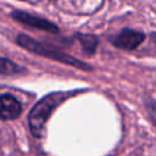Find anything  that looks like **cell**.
I'll return each mask as SVG.
<instances>
[{
  "mask_svg": "<svg viewBox=\"0 0 156 156\" xmlns=\"http://www.w3.org/2000/svg\"><path fill=\"white\" fill-rule=\"evenodd\" d=\"M69 94L62 93V91H56L51 93L44 98H41L30 110L28 115V122H29V128L30 132L34 136L41 138L44 134L45 124L51 115V112L61 105Z\"/></svg>",
  "mask_w": 156,
  "mask_h": 156,
  "instance_id": "obj_1",
  "label": "cell"
},
{
  "mask_svg": "<svg viewBox=\"0 0 156 156\" xmlns=\"http://www.w3.org/2000/svg\"><path fill=\"white\" fill-rule=\"evenodd\" d=\"M17 44H18L20 46L24 48L26 50L33 52V54L49 57V58H51V60L62 62V63H65V65L73 66V67H77V68H79V69H85V71L91 69V67H90L88 63L77 60L76 57H72L71 55H68V54H66V52H62V51H60L58 49L49 48V46L44 45L43 43L32 39L30 37H28V35H26V34H20V35L17 37Z\"/></svg>",
  "mask_w": 156,
  "mask_h": 156,
  "instance_id": "obj_2",
  "label": "cell"
},
{
  "mask_svg": "<svg viewBox=\"0 0 156 156\" xmlns=\"http://www.w3.org/2000/svg\"><path fill=\"white\" fill-rule=\"evenodd\" d=\"M11 17L15 21H17L22 24H26L28 27H34V28H38L40 30H45V32H50V33H57L58 32V27L56 24H54L52 22H50L45 18H40L38 16L30 15V13L24 12V11L15 10L11 12Z\"/></svg>",
  "mask_w": 156,
  "mask_h": 156,
  "instance_id": "obj_3",
  "label": "cell"
},
{
  "mask_svg": "<svg viewBox=\"0 0 156 156\" xmlns=\"http://www.w3.org/2000/svg\"><path fill=\"white\" fill-rule=\"evenodd\" d=\"M144 38H145L144 33L139 30L130 29V28H123L117 35L111 38V43L118 49L134 50L144 41Z\"/></svg>",
  "mask_w": 156,
  "mask_h": 156,
  "instance_id": "obj_4",
  "label": "cell"
},
{
  "mask_svg": "<svg viewBox=\"0 0 156 156\" xmlns=\"http://www.w3.org/2000/svg\"><path fill=\"white\" fill-rule=\"evenodd\" d=\"M22 113L21 102L11 94L0 95V119H15Z\"/></svg>",
  "mask_w": 156,
  "mask_h": 156,
  "instance_id": "obj_5",
  "label": "cell"
},
{
  "mask_svg": "<svg viewBox=\"0 0 156 156\" xmlns=\"http://www.w3.org/2000/svg\"><path fill=\"white\" fill-rule=\"evenodd\" d=\"M23 71H24V68L18 66L13 61H11L6 57H0V76L17 74V73H22Z\"/></svg>",
  "mask_w": 156,
  "mask_h": 156,
  "instance_id": "obj_6",
  "label": "cell"
},
{
  "mask_svg": "<svg viewBox=\"0 0 156 156\" xmlns=\"http://www.w3.org/2000/svg\"><path fill=\"white\" fill-rule=\"evenodd\" d=\"M78 38H79L78 40H79L83 50L87 54L91 55L95 52V49L98 46V38L95 35H93V34H78Z\"/></svg>",
  "mask_w": 156,
  "mask_h": 156,
  "instance_id": "obj_7",
  "label": "cell"
},
{
  "mask_svg": "<svg viewBox=\"0 0 156 156\" xmlns=\"http://www.w3.org/2000/svg\"><path fill=\"white\" fill-rule=\"evenodd\" d=\"M151 39H152V40H154V43L156 44V32H154V33L151 34Z\"/></svg>",
  "mask_w": 156,
  "mask_h": 156,
  "instance_id": "obj_8",
  "label": "cell"
}]
</instances>
